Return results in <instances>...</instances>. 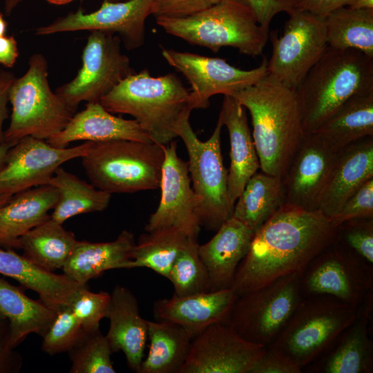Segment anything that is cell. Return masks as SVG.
Instances as JSON below:
<instances>
[{
	"label": "cell",
	"instance_id": "cell-36",
	"mask_svg": "<svg viewBox=\"0 0 373 373\" xmlns=\"http://www.w3.org/2000/svg\"><path fill=\"white\" fill-rule=\"evenodd\" d=\"M329 46L355 49L373 57V8L345 6L325 18Z\"/></svg>",
	"mask_w": 373,
	"mask_h": 373
},
{
	"label": "cell",
	"instance_id": "cell-16",
	"mask_svg": "<svg viewBox=\"0 0 373 373\" xmlns=\"http://www.w3.org/2000/svg\"><path fill=\"white\" fill-rule=\"evenodd\" d=\"M91 142L73 147L57 148L46 140L27 136L11 146L0 169V195H12L47 184L55 171L69 160L82 157Z\"/></svg>",
	"mask_w": 373,
	"mask_h": 373
},
{
	"label": "cell",
	"instance_id": "cell-25",
	"mask_svg": "<svg viewBox=\"0 0 373 373\" xmlns=\"http://www.w3.org/2000/svg\"><path fill=\"white\" fill-rule=\"evenodd\" d=\"M106 338L113 352L122 351L131 370L138 373L148 339V321L140 314L137 298L126 287L115 286L111 294Z\"/></svg>",
	"mask_w": 373,
	"mask_h": 373
},
{
	"label": "cell",
	"instance_id": "cell-21",
	"mask_svg": "<svg viewBox=\"0 0 373 373\" xmlns=\"http://www.w3.org/2000/svg\"><path fill=\"white\" fill-rule=\"evenodd\" d=\"M373 136L340 150L322 193L318 211L332 218L367 181L373 178Z\"/></svg>",
	"mask_w": 373,
	"mask_h": 373
},
{
	"label": "cell",
	"instance_id": "cell-19",
	"mask_svg": "<svg viewBox=\"0 0 373 373\" xmlns=\"http://www.w3.org/2000/svg\"><path fill=\"white\" fill-rule=\"evenodd\" d=\"M313 133L304 135L281 178L285 204L318 210L337 153Z\"/></svg>",
	"mask_w": 373,
	"mask_h": 373
},
{
	"label": "cell",
	"instance_id": "cell-35",
	"mask_svg": "<svg viewBox=\"0 0 373 373\" xmlns=\"http://www.w3.org/2000/svg\"><path fill=\"white\" fill-rule=\"evenodd\" d=\"M48 184L55 187L59 193L50 218L62 224L77 215L102 211L111 200V193L97 189L61 166L55 171Z\"/></svg>",
	"mask_w": 373,
	"mask_h": 373
},
{
	"label": "cell",
	"instance_id": "cell-51",
	"mask_svg": "<svg viewBox=\"0 0 373 373\" xmlns=\"http://www.w3.org/2000/svg\"><path fill=\"white\" fill-rule=\"evenodd\" d=\"M347 7L353 9L373 8V0H352Z\"/></svg>",
	"mask_w": 373,
	"mask_h": 373
},
{
	"label": "cell",
	"instance_id": "cell-58",
	"mask_svg": "<svg viewBox=\"0 0 373 373\" xmlns=\"http://www.w3.org/2000/svg\"><path fill=\"white\" fill-rule=\"evenodd\" d=\"M3 319H6V318L0 311V321L3 320Z\"/></svg>",
	"mask_w": 373,
	"mask_h": 373
},
{
	"label": "cell",
	"instance_id": "cell-8",
	"mask_svg": "<svg viewBox=\"0 0 373 373\" xmlns=\"http://www.w3.org/2000/svg\"><path fill=\"white\" fill-rule=\"evenodd\" d=\"M358 310L331 296H303L270 345L302 370L332 345L354 321Z\"/></svg>",
	"mask_w": 373,
	"mask_h": 373
},
{
	"label": "cell",
	"instance_id": "cell-42",
	"mask_svg": "<svg viewBox=\"0 0 373 373\" xmlns=\"http://www.w3.org/2000/svg\"><path fill=\"white\" fill-rule=\"evenodd\" d=\"M338 238L373 266L372 218H357L338 226Z\"/></svg>",
	"mask_w": 373,
	"mask_h": 373
},
{
	"label": "cell",
	"instance_id": "cell-40",
	"mask_svg": "<svg viewBox=\"0 0 373 373\" xmlns=\"http://www.w3.org/2000/svg\"><path fill=\"white\" fill-rule=\"evenodd\" d=\"M84 332L70 307L66 306L58 310L56 318L43 337L41 350L50 355L68 352Z\"/></svg>",
	"mask_w": 373,
	"mask_h": 373
},
{
	"label": "cell",
	"instance_id": "cell-14",
	"mask_svg": "<svg viewBox=\"0 0 373 373\" xmlns=\"http://www.w3.org/2000/svg\"><path fill=\"white\" fill-rule=\"evenodd\" d=\"M162 55L190 84L192 90L189 93V103L193 110L208 107L213 95H231L268 75L267 57L257 68L242 70L219 57L168 48H162Z\"/></svg>",
	"mask_w": 373,
	"mask_h": 373
},
{
	"label": "cell",
	"instance_id": "cell-7",
	"mask_svg": "<svg viewBox=\"0 0 373 373\" xmlns=\"http://www.w3.org/2000/svg\"><path fill=\"white\" fill-rule=\"evenodd\" d=\"M48 76L46 58L35 53L27 71L13 81L9 90L10 122L3 136V142L10 147L27 136L48 140L75 113L50 89Z\"/></svg>",
	"mask_w": 373,
	"mask_h": 373
},
{
	"label": "cell",
	"instance_id": "cell-22",
	"mask_svg": "<svg viewBox=\"0 0 373 373\" xmlns=\"http://www.w3.org/2000/svg\"><path fill=\"white\" fill-rule=\"evenodd\" d=\"M79 140L153 142L136 120L115 116L99 102L87 103L83 111L75 113L66 126L46 142L55 147L65 148Z\"/></svg>",
	"mask_w": 373,
	"mask_h": 373
},
{
	"label": "cell",
	"instance_id": "cell-1",
	"mask_svg": "<svg viewBox=\"0 0 373 373\" xmlns=\"http://www.w3.org/2000/svg\"><path fill=\"white\" fill-rule=\"evenodd\" d=\"M338 227L320 211L284 204L255 233L231 288L237 296L300 274L338 238Z\"/></svg>",
	"mask_w": 373,
	"mask_h": 373
},
{
	"label": "cell",
	"instance_id": "cell-9",
	"mask_svg": "<svg viewBox=\"0 0 373 373\" xmlns=\"http://www.w3.org/2000/svg\"><path fill=\"white\" fill-rule=\"evenodd\" d=\"M189 117L178 124L176 133L188 152V169L196 201V211L200 224L217 231L233 216L227 185V170L221 152L220 135L223 124L219 117L211 137L201 141L193 131Z\"/></svg>",
	"mask_w": 373,
	"mask_h": 373
},
{
	"label": "cell",
	"instance_id": "cell-23",
	"mask_svg": "<svg viewBox=\"0 0 373 373\" xmlns=\"http://www.w3.org/2000/svg\"><path fill=\"white\" fill-rule=\"evenodd\" d=\"M237 296L232 288L186 296L173 295L155 301L153 312L157 320L175 323L194 338L213 323H225Z\"/></svg>",
	"mask_w": 373,
	"mask_h": 373
},
{
	"label": "cell",
	"instance_id": "cell-57",
	"mask_svg": "<svg viewBox=\"0 0 373 373\" xmlns=\"http://www.w3.org/2000/svg\"><path fill=\"white\" fill-rule=\"evenodd\" d=\"M103 1H109V2H119V1H124L126 0H103Z\"/></svg>",
	"mask_w": 373,
	"mask_h": 373
},
{
	"label": "cell",
	"instance_id": "cell-13",
	"mask_svg": "<svg viewBox=\"0 0 373 373\" xmlns=\"http://www.w3.org/2000/svg\"><path fill=\"white\" fill-rule=\"evenodd\" d=\"M283 34L269 35L272 52L267 59L268 75L296 90L309 70L328 46L325 19L306 12L289 13Z\"/></svg>",
	"mask_w": 373,
	"mask_h": 373
},
{
	"label": "cell",
	"instance_id": "cell-31",
	"mask_svg": "<svg viewBox=\"0 0 373 373\" xmlns=\"http://www.w3.org/2000/svg\"><path fill=\"white\" fill-rule=\"evenodd\" d=\"M312 133L336 151L373 136V90L352 96Z\"/></svg>",
	"mask_w": 373,
	"mask_h": 373
},
{
	"label": "cell",
	"instance_id": "cell-32",
	"mask_svg": "<svg viewBox=\"0 0 373 373\" xmlns=\"http://www.w3.org/2000/svg\"><path fill=\"white\" fill-rule=\"evenodd\" d=\"M149 350L138 373H180L193 340L180 325L167 321H148Z\"/></svg>",
	"mask_w": 373,
	"mask_h": 373
},
{
	"label": "cell",
	"instance_id": "cell-56",
	"mask_svg": "<svg viewBox=\"0 0 373 373\" xmlns=\"http://www.w3.org/2000/svg\"><path fill=\"white\" fill-rule=\"evenodd\" d=\"M46 1L52 4L62 5V4L70 3L73 0H46Z\"/></svg>",
	"mask_w": 373,
	"mask_h": 373
},
{
	"label": "cell",
	"instance_id": "cell-24",
	"mask_svg": "<svg viewBox=\"0 0 373 373\" xmlns=\"http://www.w3.org/2000/svg\"><path fill=\"white\" fill-rule=\"evenodd\" d=\"M254 231L231 217L222 224L215 236L198 247L207 269L209 291L231 288L237 268L247 254Z\"/></svg>",
	"mask_w": 373,
	"mask_h": 373
},
{
	"label": "cell",
	"instance_id": "cell-29",
	"mask_svg": "<svg viewBox=\"0 0 373 373\" xmlns=\"http://www.w3.org/2000/svg\"><path fill=\"white\" fill-rule=\"evenodd\" d=\"M133 234L123 231L113 241H78L62 269L64 274L82 285L105 271L127 269L135 245Z\"/></svg>",
	"mask_w": 373,
	"mask_h": 373
},
{
	"label": "cell",
	"instance_id": "cell-55",
	"mask_svg": "<svg viewBox=\"0 0 373 373\" xmlns=\"http://www.w3.org/2000/svg\"><path fill=\"white\" fill-rule=\"evenodd\" d=\"M12 197V195L8 194H4L0 195V207L5 204Z\"/></svg>",
	"mask_w": 373,
	"mask_h": 373
},
{
	"label": "cell",
	"instance_id": "cell-30",
	"mask_svg": "<svg viewBox=\"0 0 373 373\" xmlns=\"http://www.w3.org/2000/svg\"><path fill=\"white\" fill-rule=\"evenodd\" d=\"M0 311L8 321L10 342L14 348L30 334L44 337L58 312L48 307L40 300L30 298L17 287L1 278Z\"/></svg>",
	"mask_w": 373,
	"mask_h": 373
},
{
	"label": "cell",
	"instance_id": "cell-4",
	"mask_svg": "<svg viewBox=\"0 0 373 373\" xmlns=\"http://www.w3.org/2000/svg\"><path fill=\"white\" fill-rule=\"evenodd\" d=\"M373 90V57L327 46L295 90L304 135L312 133L352 96Z\"/></svg>",
	"mask_w": 373,
	"mask_h": 373
},
{
	"label": "cell",
	"instance_id": "cell-47",
	"mask_svg": "<svg viewBox=\"0 0 373 373\" xmlns=\"http://www.w3.org/2000/svg\"><path fill=\"white\" fill-rule=\"evenodd\" d=\"M10 342V329L8 320L0 321V373L19 372L22 360L14 350Z\"/></svg>",
	"mask_w": 373,
	"mask_h": 373
},
{
	"label": "cell",
	"instance_id": "cell-5",
	"mask_svg": "<svg viewBox=\"0 0 373 373\" xmlns=\"http://www.w3.org/2000/svg\"><path fill=\"white\" fill-rule=\"evenodd\" d=\"M155 18L157 25L168 34L215 53L230 46L255 57L262 53L269 39V28L260 25L245 0H221L184 17Z\"/></svg>",
	"mask_w": 373,
	"mask_h": 373
},
{
	"label": "cell",
	"instance_id": "cell-28",
	"mask_svg": "<svg viewBox=\"0 0 373 373\" xmlns=\"http://www.w3.org/2000/svg\"><path fill=\"white\" fill-rule=\"evenodd\" d=\"M58 199L57 189L48 184L12 195L0 207V247L15 249L21 236L50 217Z\"/></svg>",
	"mask_w": 373,
	"mask_h": 373
},
{
	"label": "cell",
	"instance_id": "cell-33",
	"mask_svg": "<svg viewBox=\"0 0 373 373\" xmlns=\"http://www.w3.org/2000/svg\"><path fill=\"white\" fill-rule=\"evenodd\" d=\"M77 242L73 232L50 217L21 236L15 249H21L24 257L54 272L63 268Z\"/></svg>",
	"mask_w": 373,
	"mask_h": 373
},
{
	"label": "cell",
	"instance_id": "cell-3",
	"mask_svg": "<svg viewBox=\"0 0 373 373\" xmlns=\"http://www.w3.org/2000/svg\"><path fill=\"white\" fill-rule=\"evenodd\" d=\"M189 93L176 75L155 77L145 68L124 78L99 103L111 113L131 115L154 143L166 146L193 111Z\"/></svg>",
	"mask_w": 373,
	"mask_h": 373
},
{
	"label": "cell",
	"instance_id": "cell-46",
	"mask_svg": "<svg viewBox=\"0 0 373 373\" xmlns=\"http://www.w3.org/2000/svg\"><path fill=\"white\" fill-rule=\"evenodd\" d=\"M301 370L287 356L269 345L251 373H300Z\"/></svg>",
	"mask_w": 373,
	"mask_h": 373
},
{
	"label": "cell",
	"instance_id": "cell-38",
	"mask_svg": "<svg viewBox=\"0 0 373 373\" xmlns=\"http://www.w3.org/2000/svg\"><path fill=\"white\" fill-rule=\"evenodd\" d=\"M198 238H188L170 269L174 294L186 296L209 291L207 269L199 255Z\"/></svg>",
	"mask_w": 373,
	"mask_h": 373
},
{
	"label": "cell",
	"instance_id": "cell-20",
	"mask_svg": "<svg viewBox=\"0 0 373 373\" xmlns=\"http://www.w3.org/2000/svg\"><path fill=\"white\" fill-rule=\"evenodd\" d=\"M372 292L358 307L354 321L332 345L312 363L319 373H371L373 347L369 325L372 318Z\"/></svg>",
	"mask_w": 373,
	"mask_h": 373
},
{
	"label": "cell",
	"instance_id": "cell-49",
	"mask_svg": "<svg viewBox=\"0 0 373 373\" xmlns=\"http://www.w3.org/2000/svg\"><path fill=\"white\" fill-rule=\"evenodd\" d=\"M15 78L12 73L0 70V144L3 142V125L8 117L9 90Z\"/></svg>",
	"mask_w": 373,
	"mask_h": 373
},
{
	"label": "cell",
	"instance_id": "cell-15",
	"mask_svg": "<svg viewBox=\"0 0 373 373\" xmlns=\"http://www.w3.org/2000/svg\"><path fill=\"white\" fill-rule=\"evenodd\" d=\"M266 347L226 323H213L193 338L180 373H251Z\"/></svg>",
	"mask_w": 373,
	"mask_h": 373
},
{
	"label": "cell",
	"instance_id": "cell-17",
	"mask_svg": "<svg viewBox=\"0 0 373 373\" xmlns=\"http://www.w3.org/2000/svg\"><path fill=\"white\" fill-rule=\"evenodd\" d=\"M154 0L103 1L95 11L84 13L82 8L36 29L37 35L82 30L118 33L127 49L142 46L145 40V21Z\"/></svg>",
	"mask_w": 373,
	"mask_h": 373
},
{
	"label": "cell",
	"instance_id": "cell-34",
	"mask_svg": "<svg viewBox=\"0 0 373 373\" xmlns=\"http://www.w3.org/2000/svg\"><path fill=\"white\" fill-rule=\"evenodd\" d=\"M285 204L282 179L263 171L256 172L236 200L233 218L254 233Z\"/></svg>",
	"mask_w": 373,
	"mask_h": 373
},
{
	"label": "cell",
	"instance_id": "cell-26",
	"mask_svg": "<svg viewBox=\"0 0 373 373\" xmlns=\"http://www.w3.org/2000/svg\"><path fill=\"white\" fill-rule=\"evenodd\" d=\"M0 274L35 291L44 304L56 311L69 306L77 293L87 286L64 274L50 271L11 248H0Z\"/></svg>",
	"mask_w": 373,
	"mask_h": 373
},
{
	"label": "cell",
	"instance_id": "cell-18",
	"mask_svg": "<svg viewBox=\"0 0 373 373\" xmlns=\"http://www.w3.org/2000/svg\"><path fill=\"white\" fill-rule=\"evenodd\" d=\"M163 148L161 199L156 211L150 216L145 231L175 227L189 238H198L201 224L197 215L188 162L178 156L174 140Z\"/></svg>",
	"mask_w": 373,
	"mask_h": 373
},
{
	"label": "cell",
	"instance_id": "cell-53",
	"mask_svg": "<svg viewBox=\"0 0 373 373\" xmlns=\"http://www.w3.org/2000/svg\"><path fill=\"white\" fill-rule=\"evenodd\" d=\"M10 148V146L4 142L0 144V169L5 163L7 153Z\"/></svg>",
	"mask_w": 373,
	"mask_h": 373
},
{
	"label": "cell",
	"instance_id": "cell-11",
	"mask_svg": "<svg viewBox=\"0 0 373 373\" xmlns=\"http://www.w3.org/2000/svg\"><path fill=\"white\" fill-rule=\"evenodd\" d=\"M299 275L303 296H331L357 308L373 289V266L338 238Z\"/></svg>",
	"mask_w": 373,
	"mask_h": 373
},
{
	"label": "cell",
	"instance_id": "cell-54",
	"mask_svg": "<svg viewBox=\"0 0 373 373\" xmlns=\"http://www.w3.org/2000/svg\"><path fill=\"white\" fill-rule=\"evenodd\" d=\"M8 23L4 19L3 14L0 12V37L6 35Z\"/></svg>",
	"mask_w": 373,
	"mask_h": 373
},
{
	"label": "cell",
	"instance_id": "cell-6",
	"mask_svg": "<svg viewBox=\"0 0 373 373\" xmlns=\"http://www.w3.org/2000/svg\"><path fill=\"white\" fill-rule=\"evenodd\" d=\"M81 158L92 184L111 194L160 187L164 151L158 144L132 140L91 142Z\"/></svg>",
	"mask_w": 373,
	"mask_h": 373
},
{
	"label": "cell",
	"instance_id": "cell-48",
	"mask_svg": "<svg viewBox=\"0 0 373 373\" xmlns=\"http://www.w3.org/2000/svg\"><path fill=\"white\" fill-rule=\"evenodd\" d=\"M256 14L260 26L269 28L273 18L281 12L284 6L281 0H245Z\"/></svg>",
	"mask_w": 373,
	"mask_h": 373
},
{
	"label": "cell",
	"instance_id": "cell-52",
	"mask_svg": "<svg viewBox=\"0 0 373 373\" xmlns=\"http://www.w3.org/2000/svg\"><path fill=\"white\" fill-rule=\"evenodd\" d=\"M22 1V0H5L4 10L7 15H9L15 8Z\"/></svg>",
	"mask_w": 373,
	"mask_h": 373
},
{
	"label": "cell",
	"instance_id": "cell-43",
	"mask_svg": "<svg viewBox=\"0 0 373 373\" xmlns=\"http://www.w3.org/2000/svg\"><path fill=\"white\" fill-rule=\"evenodd\" d=\"M373 217V178L367 181L330 218L337 227L357 218Z\"/></svg>",
	"mask_w": 373,
	"mask_h": 373
},
{
	"label": "cell",
	"instance_id": "cell-27",
	"mask_svg": "<svg viewBox=\"0 0 373 373\" xmlns=\"http://www.w3.org/2000/svg\"><path fill=\"white\" fill-rule=\"evenodd\" d=\"M219 117L229 135L227 185L231 202L234 205L247 181L260 169V162L248 124L247 109L232 96L224 95Z\"/></svg>",
	"mask_w": 373,
	"mask_h": 373
},
{
	"label": "cell",
	"instance_id": "cell-41",
	"mask_svg": "<svg viewBox=\"0 0 373 373\" xmlns=\"http://www.w3.org/2000/svg\"><path fill=\"white\" fill-rule=\"evenodd\" d=\"M110 301L111 294L108 292H92L86 286L77 293L69 307L83 329L90 332L99 329L100 321L107 316Z\"/></svg>",
	"mask_w": 373,
	"mask_h": 373
},
{
	"label": "cell",
	"instance_id": "cell-12",
	"mask_svg": "<svg viewBox=\"0 0 373 373\" xmlns=\"http://www.w3.org/2000/svg\"><path fill=\"white\" fill-rule=\"evenodd\" d=\"M121 39L115 33L91 31L82 51V66L70 82L55 93L74 112L82 102H99L134 70L121 51Z\"/></svg>",
	"mask_w": 373,
	"mask_h": 373
},
{
	"label": "cell",
	"instance_id": "cell-50",
	"mask_svg": "<svg viewBox=\"0 0 373 373\" xmlns=\"http://www.w3.org/2000/svg\"><path fill=\"white\" fill-rule=\"evenodd\" d=\"M19 54L17 42L14 37H0V64L6 68H12Z\"/></svg>",
	"mask_w": 373,
	"mask_h": 373
},
{
	"label": "cell",
	"instance_id": "cell-45",
	"mask_svg": "<svg viewBox=\"0 0 373 373\" xmlns=\"http://www.w3.org/2000/svg\"><path fill=\"white\" fill-rule=\"evenodd\" d=\"M284 12H306L325 19L342 7L347 6L352 0H281Z\"/></svg>",
	"mask_w": 373,
	"mask_h": 373
},
{
	"label": "cell",
	"instance_id": "cell-39",
	"mask_svg": "<svg viewBox=\"0 0 373 373\" xmlns=\"http://www.w3.org/2000/svg\"><path fill=\"white\" fill-rule=\"evenodd\" d=\"M72 362L71 373H115L109 343L99 329L84 331L68 352Z\"/></svg>",
	"mask_w": 373,
	"mask_h": 373
},
{
	"label": "cell",
	"instance_id": "cell-44",
	"mask_svg": "<svg viewBox=\"0 0 373 373\" xmlns=\"http://www.w3.org/2000/svg\"><path fill=\"white\" fill-rule=\"evenodd\" d=\"M221 0H154L151 15L156 17H184L204 10Z\"/></svg>",
	"mask_w": 373,
	"mask_h": 373
},
{
	"label": "cell",
	"instance_id": "cell-2",
	"mask_svg": "<svg viewBox=\"0 0 373 373\" xmlns=\"http://www.w3.org/2000/svg\"><path fill=\"white\" fill-rule=\"evenodd\" d=\"M230 96L251 115L260 169L282 178L304 135L295 90L267 75Z\"/></svg>",
	"mask_w": 373,
	"mask_h": 373
},
{
	"label": "cell",
	"instance_id": "cell-10",
	"mask_svg": "<svg viewBox=\"0 0 373 373\" xmlns=\"http://www.w3.org/2000/svg\"><path fill=\"white\" fill-rule=\"evenodd\" d=\"M303 297L299 274L286 275L238 296L225 323L245 339L267 347L280 334Z\"/></svg>",
	"mask_w": 373,
	"mask_h": 373
},
{
	"label": "cell",
	"instance_id": "cell-37",
	"mask_svg": "<svg viewBox=\"0 0 373 373\" xmlns=\"http://www.w3.org/2000/svg\"><path fill=\"white\" fill-rule=\"evenodd\" d=\"M188 238L175 227L146 231L135 243L127 269L146 267L168 278L172 264Z\"/></svg>",
	"mask_w": 373,
	"mask_h": 373
}]
</instances>
